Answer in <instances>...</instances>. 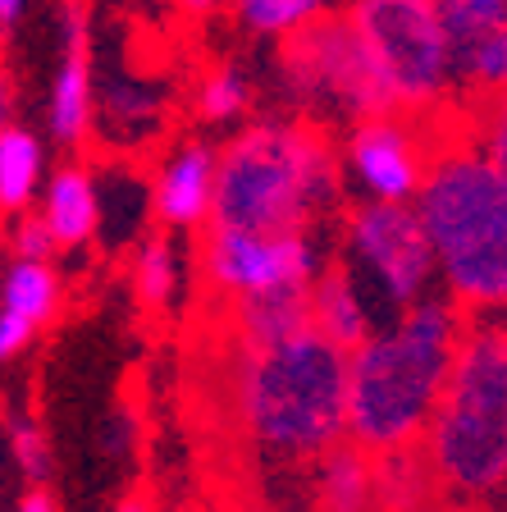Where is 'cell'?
Returning <instances> with one entry per match:
<instances>
[{"instance_id":"1","label":"cell","mask_w":507,"mask_h":512,"mask_svg":"<svg viewBox=\"0 0 507 512\" xmlns=\"http://www.w3.org/2000/svg\"><path fill=\"white\" fill-rule=\"evenodd\" d=\"M348 357L316 325L275 343L233 339L229 407L247 444L288 467L348 444Z\"/></svg>"},{"instance_id":"2","label":"cell","mask_w":507,"mask_h":512,"mask_svg":"<svg viewBox=\"0 0 507 512\" xmlns=\"http://www.w3.org/2000/svg\"><path fill=\"white\" fill-rule=\"evenodd\" d=\"M466 311L448 293L398 311L348 357V439L375 458L412 453L448 389Z\"/></svg>"},{"instance_id":"3","label":"cell","mask_w":507,"mask_h":512,"mask_svg":"<svg viewBox=\"0 0 507 512\" xmlns=\"http://www.w3.org/2000/svg\"><path fill=\"white\" fill-rule=\"evenodd\" d=\"M416 211L430 234L444 293L466 311L507 307V179L476 147L471 119H453L444 138L434 133V160Z\"/></svg>"},{"instance_id":"4","label":"cell","mask_w":507,"mask_h":512,"mask_svg":"<svg viewBox=\"0 0 507 512\" xmlns=\"http://www.w3.org/2000/svg\"><path fill=\"white\" fill-rule=\"evenodd\" d=\"M421 458L444 499L489 508L507 485V307L466 316Z\"/></svg>"},{"instance_id":"5","label":"cell","mask_w":507,"mask_h":512,"mask_svg":"<svg viewBox=\"0 0 507 512\" xmlns=\"http://www.w3.org/2000/svg\"><path fill=\"white\" fill-rule=\"evenodd\" d=\"M343 160L307 124H252L220 147L211 224L307 234L316 215L334 211Z\"/></svg>"},{"instance_id":"6","label":"cell","mask_w":507,"mask_h":512,"mask_svg":"<svg viewBox=\"0 0 507 512\" xmlns=\"http://www.w3.org/2000/svg\"><path fill=\"white\" fill-rule=\"evenodd\" d=\"M284 78L307 106H334L343 115H389L398 110L384 64L352 14H320L284 46Z\"/></svg>"},{"instance_id":"7","label":"cell","mask_w":507,"mask_h":512,"mask_svg":"<svg viewBox=\"0 0 507 512\" xmlns=\"http://www.w3.org/2000/svg\"><path fill=\"white\" fill-rule=\"evenodd\" d=\"M357 28L375 46L398 110H430L457 74V42L439 0H357Z\"/></svg>"},{"instance_id":"8","label":"cell","mask_w":507,"mask_h":512,"mask_svg":"<svg viewBox=\"0 0 507 512\" xmlns=\"http://www.w3.org/2000/svg\"><path fill=\"white\" fill-rule=\"evenodd\" d=\"M343 247H348L352 275L370 279L375 293L393 307V316L430 298V284H439L434 247L416 202L352 206L343 220Z\"/></svg>"},{"instance_id":"9","label":"cell","mask_w":507,"mask_h":512,"mask_svg":"<svg viewBox=\"0 0 507 512\" xmlns=\"http://www.w3.org/2000/svg\"><path fill=\"white\" fill-rule=\"evenodd\" d=\"M201 279L224 302L270 298V293H307L325 266L316 261V243L307 234H261L211 224L197 252Z\"/></svg>"},{"instance_id":"10","label":"cell","mask_w":507,"mask_h":512,"mask_svg":"<svg viewBox=\"0 0 507 512\" xmlns=\"http://www.w3.org/2000/svg\"><path fill=\"white\" fill-rule=\"evenodd\" d=\"M434 160V133L407 115H370L343 142V170L366 202H416Z\"/></svg>"},{"instance_id":"11","label":"cell","mask_w":507,"mask_h":512,"mask_svg":"<svg viewBox=\"0 0 507 512\" xmlns=\"http://www.w3.org/2000/svg\"><path fill=\"white\" fill-rule=\"evenodd\" d=\"M215 179H220V151L206 142H183L165 156L151 183V211L169 229H197L215 215Z\"/></svg>"},{"instance_id":"12","label":"cell","mask_w":507,"mask_h":512,"mask_svg":"<svg viewBox=\"0 0 507 512\" xmlns=\"http://www.w3.org/2000/svg\"><path fill=\"white\" fill-rule=\"evenodd\" d=\"M51 133L64 147H78L96 119L92 96V55H87V10L83 0L64 5V55L51 78Z\"/></svg>"},{"instance_id":"13","label":"cell","mask_w":507,"mask_h":512,"mask_svg":"<svg viewBox=\"0 0 507 512\" xmlns=\"http://www.w3.org/2000/svg\"><path fill=\"white\" fill-rule=\"evenodd\" d=\"M311 503L316 512H384L380 499V458L361 444H338L334 453L316 462Z\"/></svg>"},{"instance_id":"14","label":"cell","mask_w":507,"mask_h":512,"mask_svg":"<svg viewBox=\"0 0 507 512\" xmlns=\"http://www.w3.org/2000/svg\"><path fill=\"white\" fill-rule=\"evenodd\" d=\"M311 325L348 352L361 348L370 334L380 330L352 266H325L316 275V284H311Z\"/></svg>"},{"instance_id":"15","label":"cell","mask_w":507,"mask_h":512,"mask_svg":"<svg viewBox=\"0 0 507 512\" xmlns=\"http://www.w3.org/2000/svg\"><path fill=\"white\" fill-rule=\"evenodd\" d=\"M42 215L60 247H83L101 234V192L83 165H60L46 179Z\"/></svg>"},{"instance_id":"16","label":"cell","mask_w":507,"mask_h":512,"mask_svg":"<svg viewBox=\"0 0 507 512\" xmlns=\"http://www.w3.org/2000/svg\"><path fill=\"white\" fill-rule=\"evenodd\" d=\"M42 142L23 124L0 128V211L23 215L42 192Z\"/></svg>"},{"instance_id":"17","label":"cell","mask_w":507,"mask_h":512,"mask_svg":"<svg viewBox=\"0 0 507 512\" xmlns=\"http://www.w3.org/2000/svg\"><path fill=\"white\" fill-rule=\"evenodd\" d=\"M60 275L46 261H14L0 279V311L19 316L32 330H46L60 316Z\"/></svg>"},{"instance_id":"18","label":"cell","mask_w":507,"mask_h":512,"mask_svg":"<svg viewBox=\"0 0 507 512\" xmlns=\"http://www.w3.org/2000/svg\"><path fill=\"white\" fill-rule=\"evenodd\" d=\"M133 293L151 311L174 302V293H179V252L165 238H147L138 247V256H133Z\"/></svg>"},{"instance_id":"19","label":"cell","mask_w":507,"mask_h":512,"mask_svg":"<svg viewBox=\"0 0 507 512\" xmlns=\"http://www.w3.org/2000/svg\"><path fill=\"white\" fill-rule=\"evenodd\" d=\"M457 74L476 87V96L507 92V19L494 32H485L480 42L457 51Z\"/></svg>"},{"instance_id":"20","label":"cell","mask_w":507,"mask_h":512,"mask_svg":"<svg viewBox=\"0 0 507 512\" xmlns=\"http://www.w3.org/2000/svg\"><path fill=\"white\" fill-rule=\"evenodd\" d=\"M247 106H252V83H247L233 64H220L211 74L201 78L197 87V115L206 124H233V119H243Z\"/></svg>"},{"instance_id":"21","label":"cell","mask_w":507,"mask_h":512,"mask_svg":"<svg viewBox=\"0 0 507 512\" xmlns=\"http://www.w3.org/2000/svg\"><path fill=\"white\" fill-rule=\"evenodd\" d=\"M329 0H238V19L265 37H293L325 14Z\"/></svg>"},{"instance_id":"22","label":"cell","mask_w":507,"mask_h":512,"mask_svg":"<svg viewBox=\"0 0 507 512\" xmlns=\"http://www.w3.org/2000/svg\"><path fill=\"white\" fill-rule=\"evenodd\" d=\"M439 10L448 19L457 51H462V46L480 42L485 32H494L507 19V0H439Z\"/></svg>"},{"instance_id":"23","label":"cell","mask_w":507,"mask_h":512,"mask_svg":"<svg viewBox=\"0 0 507 512\" xmlns=\"http://www.w3.org/2000/svg\"><path fill=\"white\" fill-rule=\"evenodd\" d=\"M471 119V138L476 147L494 160L498 170L507 179V92H489V96H476V115Z\"/></svg>"},{"instance_id":"24","label":"cell","mask_w":507,"mask_h":512,"mask_svg":"<svg viewBox=\"0 0 507 512\" xmlns=\"http://www.w3.org/2000/svg\"><path fill=\"white\" fill-rule=\"evenodd\" d=\"M10 252H14V261H51V256L60 252V243H55L42 211L37 215L23 211L10 220Z\"/></svg>"},{"instance_id":"25","label":"cell","mask_w":507,"mask_h":512,"mask_svg":"<svg viewBox=\"0 0 507 512\" xmlns=\"http://www.w3.org/2000/svg\"><path fill=\"white\" fill-rule=\"evenodd\" d=\"M10 448H14V462H19L23 476L46 480V471H51V448H46V435L32 416H19L10 426Z\"/></svg>"},{"instance_id":"26","label":"cell","mask_w":507,"mask_h":512,"mask_svg":"<svg viewBox=\"0 0 507 512\" xmlns=\"http://www.w3.org/2000/svg\"><path fill=\"white\" fill-rule=\"evenodd\" d=\"M32 339H37V330H32V325H23V320L10 316V311H0V362L19 357Z\"/></svg>"},{"instance_id":"27","label":"cell","mask_w":507,"mask_h":512,"mask_svg":"<svg viewBox=\"0 0 507 512\" xmlns=\"http://www.w3.org/2000/svg\"><path fill=\"white\" fill-rule=\"evenodd\" d=\"M19 512H55V499L42 490V485H32V490L19 499Z\"/></svg>"},{"instance_id":"28","label":"cell","mask_w":507,"mask_h":512,"mask_svg":"<svg viewBox=\"0 0 507 512\" xmlns=\"http://www.w3.org/2000/svg\"><path fill=\"white\" fill-rule=\"evenodd\" d=\"M416 512H485V508H476V503H457V499H444V494H439V499H430Z\"/></svg>"},{"instance_id":"29","label":"cell","mask_w":507,"mask_h":512,"mask_svg":"<svg viewBox=\"0 0 507 512\" xmlns=\"http://www.w3.org/2000/svg\"><path fill=\"white\" fill-rule=\"evenodd\" d=\"M14 115V87H10V74H0V128L10 124Z\"/></svg>"},{"instance_id":"30","label":"cell","mask_w":507,"mask_h":512,"mask_svg":"<svg viewBox=\"0 0 507 512\" xmlns=\"http://www.w3.org/2000/svg\"><path fill=\"white\" fill-rule=\"evenodd\" d=\"M115 512H156V508H151V499L142 490H133V494H124V499H119Z\"/></svg>"},{"instance_id":"31","label":"cell","mask_w":507,"mask_h":512,"mask_svg":"<svg viewBox=\"0 0 507 512\" xmlns=\"http://www.w3.org/2000/svg\"><path fill=\"white\" fill-rule=\"evenodd\" d=\"M174 5H179L183 14H211L220 0H174Z\"/></svg>"},{"instance_id":"32","label":"cell","mask_w":507,"mask_h":512,"mask_svg":"<svg viewBox=\"0 0 507 512\" xmlns=\"http://www.w3.org/2000/svg\"><path fill=\"white\" fill-rule=\"evenodd\" d=\"M23 10V0H0V23H14Z\"/></svg>"},{"instance_id":"33","label":"cell","mask_w":507,"mask_h":512,"mask_svg":"<svg viewBox=\"0 0 507 512\" xmlns=\"http://www.w3.org/2000/svg\"><path fill=\"white\" fill-rule=\"evenodd\" d=\"M485 512H507V485H503V490H498L494 494V503H489V508Z\"/></svg>"}]
</instances>
